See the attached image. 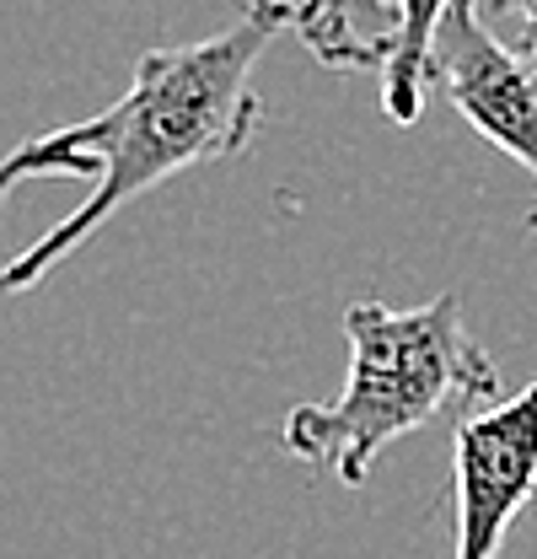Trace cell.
<instances>
[{"mask_svg":"<svg viewBox=\"0 0 537 559\" xmlns=\"http://www.w3.org/2000/svg\"><path fill=\"white\" fill-rule=\"evenodd\" d=\"M285 27H296V0H237V16L220 33L178 49H145L119 103L81 124H60L65 145L97 162L92 194L0 270V296L33 290L103 221L162 189L167 178L242 156L264 119L253 70Z\"/></svg>","mask_w":537,"mask_h":559,"instance_id":"obj_1","label":"cell"},{"mask_svg":"<svg viewBox=\"0 0 537 559\" xmlns=\"http://www.w3.org/2000/svg\"><path fill=\"white\" fill-rule=\"evenodd\" d=\"M349 371L329 404H296L279 425V447L360 489L377 457L446 409L500 393V366L463 323V301L446 290L425 307L355 301L344 312Z\"/></svg>","mask_w":537,"mask_h":559,"instance_id":"obj_2","label":"cell"},{"mask_svg":"<svg viewBox=\"0 0 537 559\" xmlns=\"http://www.w3.org/2000/svg\"><path fill=\"white\" fill-rule=\"evenodd\" d=\"M430 86L452 103V114L473 135L505 151L537 183V66L516 44H500L489 33L478 0H452V11L441 16ZM527 226L537 231V205Z\"/></svg>","mask_w":537,"mask_h":559,"instance_id":"obj_3","label":"cell"},{"mask_svg":"<svg viewBox=\"0 0 537 559\" xmlns=\"http://www.w3.org/2000/svg\"><path fill=\"white\" fill-rule=\"evenodd\" d=\"M452 489H457L452 559H500L516 516L537 500V382L516 399L463 415L452 441Z\"/></svg>","mask_w":537,"mask_h":559,"instance_id":"obj_4","label":"cell"},{"mask_svg":"<svg viewBox=\"0 0 537 559\" xmlns=\"http://www.w3.org/2000/svg\"><path fill=\"white\" fill-rule=\"evenodd\" d=\"M398 33V0H296V38L323 70H382Z\"/></svg>","mask_w":537,"mask_h":559,"instance_id":"obj_5","label":"cell"},{"mask_svg":"<svg viewBox=\"0 0 537 559\" xmlns=\"http://www.w3.org/2000/svg\"><path fill=\"white\" fill-rule=\"evenodd\" d=\"M446 11H452V0H398V33H393V55L382 66V108L398 130L419 124V114H425L430 55H435V33H441Z\"/></svg>","mask_w":537,"mask_h":559,"instance_id":"obj_6","label":"cell"},{"mask_svg":"<svg viewBox=\"0 0 537 559\" xmlns=\"http://www.w3.org/2000/svg\"><path fill=\"white\" fill-rule=\"evenodd\" d=\"M22 178H97V162H92L86 151L65 145L60 130H49V135L16 145L11 156H0V200H5Z\"/></svg>","mask_w":537,"mask_h":559,"instance_id":"obj_7","label":"cell"},{"mask_svg":"<svg viewBox=\"0 0 537 559\" xmlns=\"http://www.w3.org/2000/svg\"><path fill=\"white\" fill-rule=\"evenodd\" d=\"M494 11L516 16V49L537 66V0H494Z\"/></svg>","mask_w":537,"mask_h":559,"instance_id":"obj_8","label":"cell"}]
</instances>
